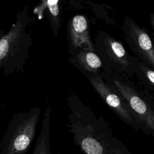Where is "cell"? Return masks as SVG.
Masks as SVG:
<instances>
[{
  "label": "cell",
  "instance_id": "1",
  "mask_svg": "<svg viewBox=\"0 0 154 154\" xmlns=\"http://www.w3.org/2000/svg\"><path fill=\"white\" fill-rule=\"evenodd\" d=\"M67 100V132L82 154H132L114 135L104 118L96 115L76 94H69Z\"/></svg>",
  "mask_w": 154,
  "mask_h": 154
},
{
  "label": "cell",
  "instance_id": "2",
  "mask_svg": "<svg viewBox=\"0 0 154 154\" xmlns=\"http://www.w3.org/2000/svg\"><path fill=\"white\" fill-rule=\"evenodd\" d=\"M34 21L26 5L18 11L14 22L7 33L0 28V70H2L4 76L23 71L32 45L28 28Z\"/></svg>",
  "mask_w": 154,
  "mask_h": 154
},
{
  "label": "cell",
  "instance_id": "3",
  "mask_svg": "<svg viewBox=\"0 0 154 154\" xmlns=\"http://www.w3.org/2000/svg\"><path fill=\"white\" fill-rule=\"evenodd\" d=\"M102 78L122 98L137 122L140 130L154 137L153 97L145 88V94L139 91L126 76L109 70H104Z\"/></svg>",
  "mask_w": 154,
  "mask_h": 154
},
{
  "label": "cell",
  "instance_id": "4",
  "mask_svg": "<svg viewBox=\"0 0 154 154\" xmlns=\"http://www.w3.org/2000/svg\"><path fill=\"white\" fill-rule=\"evenodd\" d=\"M41 109L14 114L0 142V154H26L36 133Z\"/></svg>",
  "mask_w": 154,
  "mask_h": 154
},
{
  "label": "cell",
  "instance_id": "5",
  "mask_svg": "<svg viewBox=\"0 0 154 154\" xmlns=\"http://www.w3.org/2000/svg\"><path fill=\"white\" fill-rule=\"evenodd\" d=\"M93 45L103 71L109 70L129 79L133 77L140 60L129 54L120 41L104 31H99Z\"/></svg>",
  "mask_w": 154,
  "mask_h": 154
},
{
  "label": "cell",
  "instance_id": "6",
  "mask_svg": "<svg viewBox=\"0 0 154 154\" xmlns=\"http://www.w3.org/2000/svg\"><path fill=\"white\" fill-rule=\"evenodd\" d=\"M122 31L125 40L135 57L154 69V48L146 28L141 27L131 17L126 16Z\"/></svg>",
  "mask_w": 154,
  "mask_h": 154
},
{
  "label": "cell",
  "instance_id": "7",
  "mask_svg": "<svg viewBox=\"0 0 154 154\" xmlns=\"http://www.w3.org/2000/svg\"><path fill=\"white\" fill-rule=\"evenodd\" d=\"M105 105L125 123L137 132L139 126L122 98L106 83L100 76L84 75Z\"/></svg>",
  "mask_w": 154,
  "mask_h": 154
},
{
  "label": "cell",
  "instance_id": "8",
  "mask_svg": "<svg viewBox=\"0 0 154 154\" xmlns=\"http://www.w3.org/2000/svg\"><path fill=\"white\" fill-rule=\"evenodd\" d=\"M68 52L73 55L79 50L94 51L93 42L89 33L87 19L77 14L71 17L67 26Z\"/></svg>",
  "mask_w": 154,
  "mask_h": 154
},
{
  "label": "cell",
  "instance_id": "9",
  "mask_svg": "<svg viewBox=\"0 0 154 154\" xmlns=\"http://www.w3.org/2000/svg\"><path fill=\"white\" fill-rule=\"evenodd\" d=\"M69 61L83 75L89 74L102 76L103 65L94 51L79 50L70 55Z\"/></svg>",
  "mask_w": 154,
  "mask_h": 154
},
{
  "label": "cell",
  "instance_id": "10",
  "mask_svg": "<svg viewBox=\"0 0 154 154\" xmlns=\"http://www.w3.org/2000/svg\"><path fill=\"white\" fill-rule=\"evenodd\" d=\"M34 13L38 16L39 19L43 13H45L50 23L53 34L55 38L57 37L58 31L61 25V1L60 0L42 1L34 9Z\"/></svg>",
  "mask_w": 154,
  "mask_h": 154
},
{
  "label": "cell",
  "instance_id": "11",
  "mask_svg": "<svg viewBox=\"0 0 154 154\" xmlns=\"http://www.w3.org/2000/svg\"><path fill=\"white\" fill-rule=\"evenodd\" d=\"M51 107L47 106L38 137H37L32 154H52L50 141V119Z\"/></svg>",
  "mask_w": 154,
  "mask_h": 154
},
{
  "label": "cell",
  "instance_id": "12",
  "mask_svg": "<svg viewBox=\"0 0 154 154\" xmlns=\"http://www.w3.org/2000/svg\"><path fill=\"white\" fill-rule=\"evenodd\" d=\"M135 75L141 82L145 88L150 92L154 91V70L153 68L146 63L139 61L135 71Z\"/></svg>",
  "mask_w": 154,
  "mask_h": 154
},
{
  "label": "cell",
  "instance_id": "13",
  "mask_svg": "<svg viewBox=\"0 0 154 154\" xmlns=\"http://www.w3.org/2000/svg\"><path fill=\"white\" fill-rule=\"evenodd\" d=\"M150 21H151V25L152 28H154V14H152L150 16Z\"/></svg>",
  "mask_w": 154,
  "mask_h": 154
},
{
  "label": "cell",
  "instance_id": "14",
  "mask_svg": "<svg viewBox=\"0 0 154 154\" xmlns=\"http://www.w3.org/2000/svg\"><path fill=\"white\" fill-rule=\"evenodd\" d=\"M58 154H60V153H58Z\"/></svg>",
  "mask_w": 154,
  "mask_h": 154
}]
</instances>
